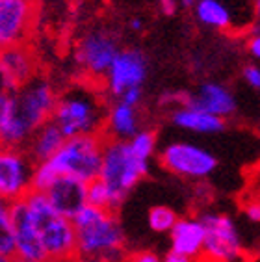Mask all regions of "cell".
I'll return each mask as SVG.
<instances>
[{
    "label": "cell",
    "instance_id": "ffe728a7",
    "mask_svg": "<svg viewBox=\"0 0 260 262\" xmlns=\"http://www.w3.org/2000/svg\"><path fill=\"white\" fill-rule=\"evenodd\" d=\"M108 128L114 138L112 140H132L138 134V116H136V108L128 106L125 102H117L112 106V110L108 112Z\"/></svg>",
    "mask_w": 260,
    "mask_h": 262
},
{
    "label": "cell",
    "instance_id": "7402d4cb",
    "mask_svg": "<svg viewBox=\"0 0 260 262\" xmlns=\"http://www.w3.org/2000/svg\"><path fill=\"white\" fill-rule=\"evenodd\" d=\"M0 257L15 258L17 257V240L13 223H11L8 203L0 207Z\"/></svg>",
    "mask_w": 260,
    "mask_h": 262
},
{
    "label": "cell",
    "instance_id": "ba28073f",
    "mask_svg": "<svg viewBox=\"0 0 260 262\" xmlns=\"http://www.w3.org/2000/svg\"><path fill=\"white\" fill-rule=\"evenodd\" d=\"M160 164L175 175L201 179V177L210 175L214 171L215 166H218V160L212 152H208L201 145L177 141V143H171L162 151Z\"/></svg>",
    "mask_w": 260,
    "mask_h": 262
},
{
    "label": "cell",
    "instance_id": "ac0fdd59",
    "mask_svg": "<svg viewBox=\"0 0 260 262\" xmlns=\"http://www.w3.org/2000/svg\"><path fill=\"white\" fill-rule=\"evenodd\" d=\"M171 121L179 128L199 132V134H218L225 128L223 117H218L205 110L193 108V106H182V108L175 110L171 116Z\"/></svg>",
    "mask_w": 260,
    "mask_h": 262
},
{
    "label": "cell",
    "instance_id": "d6986e66",
    "mask_svg": "<svg viewBox=\"0 0 260 262\" xmlns=\"http://www.w3.org/2000/svg\"><path fill=\"white\" fill-rule=\"evenodd\" d=\"M65 141L67 138L61 132V128L50 119L43 126H39L34 136L30 138V157L37 164L50 160L63 147Z\"/></svg>",
    "mask_w": 260,
    "mask_h": 262
},
{
    "label": "cell",
    "instance_id": "52a82bcc",
    "mask_svg": "<svg viewBox=\"0 0 260 262\" xmlns=\"http://www.w3.org/2000/svg\"><path fill=\"white\" fill-rule=\"evenodd\" d=\"M201 222L206 227L205 255L210 262H234L242 255L240 234L234 222L221 214H205Z\"/></svg>",
    "mask_w": 260,
    "mask_h": 262
},
{
    "label": "cell",
    "instance_id": "836d02e7",
    "mask_svg": "<svg viewBox=\"0 0 260 262\" xmlns=\"http://www.w3.org/2000/svg\"><path fill=\"white\" fill-rule=\"evenodd\" d=\"M128 26H130V30L140 32L141 28H143V20H141V19H132V20L128 23Z\"/></svg>",
    "mask_w": 260,
    "mask_h": 262
},
{
    "label": "cell",
    "instance_id": "e575fe53",
    "mask_svg": "<svg viewBox=\"0 0 260 262\" xmlns=\"http://www.w3.org/2000/svg\"><path fill=\"white\" fill-rule=\"evenodd\" d=\"M11 262H39V260H28V258H20V257H15V258H11Z\"/></svg>",
    "mask_w": 260,
    "mask_h": 262
},
{
    "label": "cell",
    "instance_id": "2e32d148",
    "mask_svg": "<svg viewBox=\"0 0 260 262\" xmlns=\"http://www.w3.org/2000/svg\"><path fill=\"white\" fill-rule=\"evenodd\" d=\"M184 106H193L199 110H205L208 114H214L218 117H229L236 112V99L227 90L225 86H221L218 82H203L195 93L182 97Z\"/></svg>",
    "mask_w": 260,
    "mask_h": 262
},
{
    "label": "cell",
    "instance_id": "8d00e7d4",
    "mask_svg": "<svg viewBox=\"0 0 260 262\" xmlns=\"http://www.w3.org/2000/svg\"><path fill=\"white\" fill-rule=\"evenodd\" d=\"M69 262H95V260H88V258H80V257H76V258H73V260H69Z\"/></svg>",
    "mask_w": 260,
    "mask_h": 262
},
{
    "label": "cell",
    "instance_id": "484cf974",
    "mask_svg": "<svg viewBox=\"0 0 260 262\" xmlns=\"http://www.w3.org/2000/svg\"><path fill=\"white\" fill-rule=\"evenodd\" d=\"M130 141V145L134 147V151L140 155V157L147 158L149 160L150 155L155 152L156 147V134L153 130H140Z\"/></svg>",
    "mask_w": 260,
    "mask_h": 262
},
{
    "label": "cell",
    "instance_id": "1f68e13d",
    "mask_svg": "<svg viewBox=\"0 0 260 262\" xmlns=\"http://www.w3.org/2000/svg\"><path fill=\"white\" fill-rule=\"evenodd\" d=\"M160 8L165 15H175L177 13V0H160Z\"/></svg>",
    "mask_w": 260,
    "mask_h": 262
},
{
    "label": "cell",
    "instance_id": "30bf717a",
    "mask_svg": "<svg viewBox=\"0 0 260 262\" xmlns=\"http://www.w3.org/2000/svg\"><path fill=\"white\" fill-rule=\"evenodd\" d=\"M8 208H10L11 223H13V231H15L17 257L28 258V260L49 262V255H47V249L43 246V240H41L39 229L35 225L25 197L8 203Z\"/></svg>",
    "mask_w": 260,
    "mask_h": 262
},
{
    "label": "cell",
    "instance_id": "7a4b0ae2",
    "mask_svg": "<svg viewBox=\"0 0 260 262\" xmlns=\"http://www.w3.org/2000/svg\"><path fill=\"white\" fill-rule=\"evenodd\" d=\"M76 257L95 262H115L123 253L125 234L114 210L85 205L75 217Z\"/></svg>",
    "mask_w": 260,
    "mask_h": 262
},
{
    "label": "cell",
    "instance_id": "d590c367",
    "mask_svg": "<svg viewBox=\"0 0 260 262\" xmlns=\"http://www.w3.org/2000/svg\"><path fill=\"white\" fill-rule=\"evenodd\" d=\"M255 13H256V17L260 19V0H255Z\"/></svg>",
    "mask_w": 260,
    "mask_h": 262
},
{
    "label": "cell",
    "instance_id": "3957f363",
    "mask_svg": "<svg viewBox=\"0 0 260 262\" xmlns=\"http://www.w3.org/2000/svg\"><path fill=\"white\" fill-rule=\"evenodd\" d=\"M25 199L39 229L49 262H69L76 258V229L73 220L61 216L45 192L32 190Z\"/></svg>",
    "mask_w": 260,
    "mask_h": 262
},
{
    "label": "cell",
    "instance_id": "8992f818",
    "mask_svg": "<svg viewBox=\"0 0 260 262\" xmlns=\"http://www.w3.org/2000/svg\"><path fill=\"white\" fill-rule=\"evenodd\" d=\"M106 140L100 134L69 138L54 157L47 160L58 177H76L84 182L99 179Z\"/></svg>",
    "mask_w": 260,
    "mask_h": 262
},
{
    "label": "cell",
    "instance_id": "f546056e",
    "mask_svg": "<svg viewBox=\"0 0 260 262\" xmlns=\"http://www.w3.org/2000/svg\"><path fill=\"white\" fill-rule=\"evenodd\" d=\"M245 214H247V217H249L251 222L260 223V201L249 203V205L245 207Z\"/></svg>",
    "mask_w": 260,
    "mask_h": 262
},
{
    "label": "cell",
    "instance_id": "4fadbf2b",
    "mask_svg": "<svg viewBox=\"0 0 260 262\" xmlns=\"http://www.w3.org/2000/svg\"><path fill=\"white\" fill-rule=\"evenodd\" d=\"M30 0H0V45H20L30 28Z\"/></svg>",
    "mask_w": 260,
    "mask_h": 262
},
{
    "label": "cell",
    "instance_id": "74e56055",
    "mask_svg": "<svg viewBox=\"0 0 260 262\" xmlns=\"http://www.w3.org/2000/svg\"><path fill=\"white\" fill-rule=\"evenodd\" d=\"M180 2H182L184 6H193L195 2H197V0H180Z\"/></svg>",
    "mask_w": 260,
    "mask_h": 262
},
{
    "label": "cell",
    "instance_id": "9a60e30c",
    "mask_svg": "<svg viewBox=\"0 0 260 262\" xmlns=\"http://www.w3.org/2000/svg\"><path fill=\"white\" fill-rule=\"evenodd\" d=\"M45 193L52 203V207L69 220H73L88 205V182L76 177H58Z\"/></svg>",
    "mask_w": 260,
    "mask_h": 262
},
{
    "label": "cell",
    "instance_id": "4dcf8cb0",
    "mask_svg": "<svg viewBox=\"0 0 260 262\" xmlns=\"http://www.w3.org/2000/svg\"><path fill=\"white\" fill-rule=\"evenodd\" d=\"M247 47H249V52H251V54L260 60V34L253 35V37L249 39V43H247Z\"/></svg>",
    "mask_w": 260,
    "mask_h": 262
},
{
    "label": "cell",
    "instance_id": "e0dca14e",
    "mask_svg": "<svg viewBox=\"0 0 260 262\" xmlns=\"http://www.w3.org/2000/svg\"><path fill=\"white\" fill-rule=\"evenodd\" d=\"M206 227L201 217H186L179 220L171 229V251L184 255V257L197 258L205 253Z\"/></svg>",
    "mask_w": 260,
    "mask_h": 262
},
{
    "label": "cell",
    "instance_id": "cb8c5ba5",
    "mask_svg": "<svg viewBox=\"0 0 260 262\" xmlns=\"http://www.w3.org/2000/svg\"><path fill=\"white\" fill-rule=\"evenodd\" d=\"M177 222H179L177 214L167 207H155L149 210V227L156 232H171Z\"/></svg>",
    "mask_w": 260,
    "mask_h": 262
},
{
    "label": "cell",
    "instance_id": "44dd1931",
    "mask_svg": "<svg viewBox=\"0 0 260 262\" xmlns=\"http://www.w3.org/2000/svg\"><path fill=\"white\" fill-rule=\"evenodd\" d=\"M195 17L201 25L215 30H229L232 26V10L223 0H197Z\"/></svg>",
    "mask_w": 260,
    "mask_h": 262
},
{
    "label": "cell",
    "instance_id": "f1b7e54d",
    "mask_svg": "<svg viewBox=\"0 0 260 262\" xmlns=\"http://www.w3.org/2000/svg\"><path fill=\"white\" fill-rule=\"evenodd\" d=\"M125 262H164L158 255L150 251H138V253H132L126 257Z\"/></svg>",
    "mask_w": 260,
    "mask_h": 262
},
{
    "label": "cell",
    "instance_id": "83f0119b",
    "mask_svg": "<svg viewBox=\"0 0 260 262\" xmlns=\"http://www.w3.org/2000/svg\"><path fill=\"white\" fill-rule=\"evenodd\" d=\"M141 97H143V91H141V88H130V90H126L123 95L119 97L121 102H125V104L128 106H138L141 102Z\"/></svg>",
    "mask_w": 260,
    "mask_h": 262
},
{
    "label": "cell",
    "instance_id": "8fae6325",
    "mask_svg": "<svg viewBox=\"0 0 260 262\" xmlns=\"http://www.w3.org/2000/svg\"><path fill=\"white\" fill-rule=\"evenodd\" d=\"M117 41L112 34L102 30L90 32L78 45L76 60L90 75L102 76L108 75L112 63L119 54Z\"/></svg>",
    "mask_w": 260,
    "mask_h": 262
},
{
    "label": "cell",
    "instance_id": "277c9868",
    "mask_svg": "<svg viewBox=\"0 0 260 262\" xmlns=\"http://www.w3.org/2000/svg\"><path fill=\"white\" fill-rule=\"evenodd\" d=\"M149 160L140 157L125 140H106L100 179L108 184L114 193L115 207L125 201L128 192L147 175Z\"/></svg>",
    "mask_w": 260,
    "mask_h": 262
},
{
    "label": "cell",
    "instance_id": "d4e9b609",
    "mask_svg": "<svg viewBox=\"0 0 260 262\" xmlns=\"http://www.w3.org/2000/svg\"><path fill=\"white\" fill-rule=\"evenodd\" d=\"M56 179H58V175L50 169L49 164H47V162H41V164H37L34 169L32 190H35V192H47V190L54 184Z\"/></svg>",
    "mask_w": 260,
    "mask_h": 262
},
{
    "label": "cell",
    "instance_id": "6da1fadb",
    "mask_svg": "<svg viewBox=\"0 0 260 262\" xmlns=\"http://www.w3.org/2000/svg\"><path fill=\"white\" fill-rule=\"evenodd\" d=\"M58 99L45 78H32L17 91L0 95V140L17 147L30 140L35 130L54 116Z\"/></svg>",
    "mask_w": 260,
    "mask_h": 262
},
{
    "label": "cell",
    "instance_id": "7c38bea8",
    "mask_svg": "<svg viewBox=\"0 0 260 262\" xmlns=\"http://www.w3.org/2000/svg\"><path fill=\"white\" fill-rule=\"evenodd\" d=\"M147 78V60L143 52L136 49H125L117 54L112 63L106 84L115 97H121L130 88H141Z\"/></svg>",
    "mask_w": 260,
    "mask_h": 262
},
{
    "label": "cell",
    "instance_id": "9c48e42d",
    "mask_svg": "<svg viewBox=\"0 0 260 262\" xmlns=\"http://www.w3.org/2000/svg\"><path fill=\"white\" fill-rule=\"evenodd\" d=\"M34 169L25 152L17 147H6L0 155V197L11 203L28 195L32 192Z\"/></svg>",
    "mask_w": 260,
    "mask_h": 262
},
{
    "label": "cell",
    "instance_id": "5bb4252c",
    "mask_svg": "<svg viewBox=\"0 0 260 262\" xmlns=\"http://www.w3.org/2000/svg\"><path fill=\"white\" fill-rule=\"evenodd\" d=\"M2 91H17L34 78V58L25 47L11 45L0 54Z\"/></svg>",
    "mask_w": 260,
    "mask_h": 262
},
{
    "label": "cell",
    "instance_id": "d6a6232c",
    "mask_svg": "<svg viewBox=\"0 0 260 262\" xmlns=\"http://www.w3.org/2000/svg\"><path fill=\"white\" fill-rule=\"evenodd\" d=\"M164 262H193V258L184 257V255H179V253H175V251H169L164 257Z\"/></svg>",
    "mask_w": 260,
    "mask_h": 262
},
{
    "label": "cell",
    "instance_id": "5b68a950",
    "mask_svg": "<svg viewBox=\"0 0 260 262\" xmlns=\"http://www.w3.org/2000/svg\"><path fill=\"white\" fill-rule=\"evenodd\" d=\"M104 110L97 95L88 88L76 86L58 99L52 121L60 126L65 138L100 134Z\"/></svg>",
    "mask_w": 260,
    "mask_h": 262
},
{
    "label": "cell",
    "instance_id": "603a6c76",
    "mask_svg": "<svg viewBox=\"0 0 260 262\" xmlns=\"http://www.w3.org/2000/svg\"><path fill=\"white\" fill-rule=\"evenodd\" d=\"M88 205L104 208V210H115L117 208L114 201V193L100 177L95 181L88 182Z\"/></svg>",
    "mask_w": 260,
    "mask_h": 262
},
{
    "label": "cell",
    "instance_id": "4316f807",
    "mask_svg": "<svg viewBox=\"0 0 260 262\" xmlns=\"http://www.w3.org/2000/svg\"><path fill=\"white\" fill-rule=\"evenodd\" d=\"M244 78L253 90L260 91V67L258 66H247L244 69Z\"/></svg>",
    "mask_w": 260,
    "mask_h": 262
}]
</instances>
